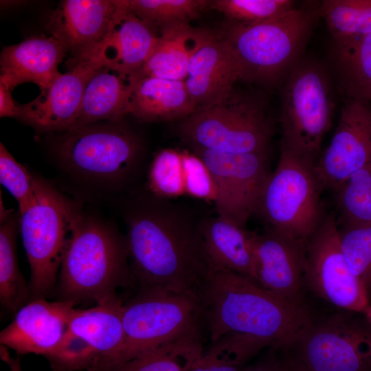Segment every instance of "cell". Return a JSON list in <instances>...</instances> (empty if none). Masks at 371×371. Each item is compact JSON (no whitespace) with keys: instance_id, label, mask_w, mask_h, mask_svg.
<instances>
[{"instance_id":"cell-39","label":"cell","mask_w":371,"mask_h":371,"mask_svg":"<svg viewBox=\"0 0 371 371\" xmlns=\"http://www.w3.org/2000/svg\"><path fill=\"white\" fill-rule=\"evenodd\" d=\"M280 361V350L270 346L254 363L243 371H277Z\"/></svg>"},{"instance_id":"cell-18","label":"cell","mask_w":371,"mask_h":371,"mask_svg":"<svg viewBox=\"0 0 371 371\" xmlns=\"http://www.w3.org/2000/svg\"><path fill=\"white\" fill-rule=\"evenodd\" d=\"M75 304L71 301L48 302L44 298L26 303L1 331V346L19 354L48 357L63 339Z\"/></svg>"},{"instance_id":"cell-43","label":"cell","mask_w":371,"mask_h":371,"mask_svg":"<svg viewBox=\"0 0 371 371\" xmlns=\"http://www.w3.org/2000/svg\"><path fill=\"white\" fill-rule=\"evenodd\" d=\"M367 320L371 324V304H370L366 308L363 313Z\"/></svg>"},{"instance_id":"cell-13","label":"cell","mask_w":371,"mask_h":371,"mask_svg":"<svg viewBox=\"0 0 371 371\" xmlns=\"http://www.w3.org/2000/svg\"><path fill=\"white\" fill-rule=\"evenodd\" d=\"M205 164L216 186L218 216L244 227L256 211L271 171L269 151L225 153L192 147Z\"/></svg>"},{"instance_id":"cell-33","label":"cell","mask_w":371,"mask_h":371,"mask_svg":"<svg viewBox=\"0 0 371 371\" xmlns=\"http://www.w3.org/2000/svg\"><path fill=\"white\" fill-rule=\"evenodd\" d=\"M337 192V226L371 224V161L354 172Z\"/></svg>"},{"instance_id":"cell-35","label":"cell","mask_w":371,"mask_h":371,"mask_svg":"<svg viewBox=\"0 0 371 371\" xmlns=\"http://www.w3.org/2000/svg\"><path fill=\"white\" fill-rule=\"evenodd\" d=\"M210 8L225 14L230 22L251 25L276 18L295 7L291 0H216Z\"/></svg>"},{"instance_id":"cell-8","label":"cell","mask_w":371,"mask_h":371,"mask_svg":"<svg viewBox=\"0 0 371 371\" xmlns=\"http://www.w3.org/2000/svg\"><path fill=\"white\" fill-rule=\"evenodd\" d=\"M123 324L124 344L108 370L150 349L203 335L205 329L198 291L138 292L124 304Z\"/></svg>"},{"instance_id":"cell-22","label":"cell","mask_w":371,"mask_h":371,"mask_svg":"<svg viewBox=\"0 0 371 371\" xmlns=\"http://www.w3.org/2000/svg\"><path fill=\"white\" fill-rule=\"evenodd\" d=\"M131 114L144 121L185 119L196 106L184 80L131 76Z\"/></svg>"},{"instance_id":"cell-6","label":"cell","mask_w":371,"mask_h":371,"mask_svg":"<svg viewBox=\"0 0 371 371\" xmlns=\"http://www.w3.org/2000/svg\"><path fill=\"white\" fill-rule=\"evenodd\" d=\"M179 129L192 147L238 154L269 151L274 123L262 96L234 89L225 100L197 109Z\"/></svg>"},{"instance_id":"cell-24","label":"cell","mask_w":371,"mask_h":371,"mask_svg":"<svg viewBox=\"0 0 371 371\" xmlns=\"http://www.w3.org/2000/svg\"><path fill=\"white\" fill-rule=\"evenodd\" d=\"M201 231L212 268L235 272L257 282L250 232L219 216L201 221Z\"/></svg>"},{"instance_id":"cell-16","label":"cell","mask_w":371,"mask_h":371,"mask_svg":"<svg viewBox=\"0 0 371 371\" xmlns=\"http://www.w3.org/2000/svg\"><path fill=\"white\" fill-rule=\"evenodd\" d=\"M126 7V0L62 1L49 18L47 28L74 58L100 47Z\"/></svg>"},{"instance_id":"cell-9","label":"cell","mask_w":371,"mask_h":371,"mask_svg":"<svg viewBox=\"0 0 371 371\" xmlns=\"http://www.w3.org/2000/svg\"><path fill=\"white\" fill-rule=\"evenodd\" d=\"M282 85L280 146L317 162L335 108L330 76L320 63L303 56Z\"/></svg>"},{"instance_id":"cell-20","label":"cell","mask_w":371,"mask_h":371,"mask_svg":"<svg viewBox=\"0 0 371 371\" xmlns=\"http://www.w3.org/2000/svg\"><path fill=\"white\" fill-rule=\"evenodd\" d=\"M124 304L113 295L87 309L74 308L66 330L80 339L95 355L91 371H106L124 344Z\"/></svg>"},{"instance_id":"cell-3","label":"cell","mask_w":371,"mask_h":371,"mask_svg":"<svg viewBox=\"0 0 371 371\" xmlns=\"http://www.w3.org/2000/svg\"><path fill=\"white\" fill-rule=\"evenodd\" d=\"M307 2L272 19L251 25L229 22L221 37L236 58L240 80L265 87L281 85L303 53L319 16Z\"/></svg>"},{"instance_id":"cell-23","label":"cell","mask_w":371,"mask_h":371,"mask_svg":"<svg viewBox=\"0 0 371 371\" xmlns=\"http://www.w3.org/2000/svg\"><path fill=\"white\" fill-rule=\"evenodd\" d=\"M131 92L128 77L108 65L102 66L88 82L69 130L101 122H119L131 114Z\"/></svg>"},{"instance_id":"cell-10","label":"cell","mask_w":371,"mask_h":371,"mask_svg":"<svg viewBox=\"0 0 371 371\" xmlns=\"http://www.w3.org/2000/svg\"><path fill=\"white\" fill-rule=\"evenodd\" d=\"M119 122H99L65 131L57 146L64 166L97 181L117 183L128 177L135 168L140 144L137 137Z\"/></svg>"},{"instance_id":"cell-42","label":"cell","mask_w":371,"mask_h":371,"mask_svg":"<svg viewBox=\"0 0 371 371\" xmlns=\"http://www.w3.org/2000/svg\"><path fill=\"white\" fill-rule=\"evenodd\" d=\"M1 357L8 363L11 371H22L19 361L11 358L7 348L3 346H1Z\"/></svg>"},{"instance_id":"cell-4","label":"cell","mask_w":371,"mask_h":371,"mask_svg":"<svg viewBox=\"0 0 371 371\" xmlns=\"http://www.w3.org/2000/svg\"><path fill=\"white\" fill-rule=\"evenodd\" d=\"M126 238L102 221L83 216L67 246L59 274L62 300L99 302L130 277Z\"/></svg>"},{"instance_id":"cell-1","label":"cell","mask_w":371,"mask_h":371,"mask_svg":"<svg viewBox=\"0 0 371 371\" xmlns=\"http://www.w3.org/2000/svg\"><path fill=\"white\" fill-rule=\"evenodd\" d=\"M155 198L128 217L130 277L139 292L199 291L212 268L201 223L183 209Z\"/></svg>"},{"instance_id":"cell-37","label":"cell","mask_w":371,"mask_h":371,"mask_svg":"<svg viewBox=\"0 0 371 371\" xmlns=\"http://www.w3.org/2000/svg\"><path fill=\"white\" fill-rule=\"evenodd\" d=\"M0 181L16 200L20 214L34 203V177L0 144Z\"/></svg>"},{"instance_id":"cell-26","label":"cell","mask_w":371,"mask_h":371,"mask_svg":"<svg viewBox=\"0 0 371 371\" xmlns=\"http://www.w3.org/2000/svg\"><path fill=\"white\" fill-rule=\"evenodd\" d=\"M207 33L189 23L161 30L153 52L144 65L132 76L185 80L191 58Z\"/></svg>"},{"instance_id":"cell-25","label":"cell","mask_w":371,"mask_h":371,"mask_svg":"<svg viewBox=\"0 0 371 371\" xmlns=\"http://www.w3.org/2000/svg\"><path fill=\"white\" fill-rule=\"evenodd\" d=\"M159 34L126 7L104 43L109 65L130 77L139 71L153 52Z\"/></svg>"},{"instance_id":"cell-40","label":"cell","mask_w":371,"mask_h":371,"mask_svg":"<svg viewBox=\"0 0 371 371\" xmlns=\"http://www.w3.org/2000/svg\"><path fill=\"white\" fill-rule=\"evenodd\" d=\"M10 91L8 85L0 81V116L19 118L20 104L14 100Z\"/></svg>"},{"instance_id":"cell-28","label":"cell","mask_w":371,"mask_h":371,"mask_svg":"<svg viewBox=\"0 0 371 371\" xmlns=\"http://www.w3.org/2000/svg\"><path fill=\"white\" fill-rule=\"evenodd\" d=\"M0 301L4 308L16 312L30 295L20 272L16 249L19 219L11 210L0 207Z\"/></svg>"},{"instance_id":"cell-19","label":"cell","mask_w":371,"mask_h":371,"mask_svg":"<svg viewBox=\"0 0 371 371\" xmlns=\"http://www.w3.org/2000/svg\"><path fill=\"white\" fill-rule=\"evenodd\" d=\"M240 80L236 58L227 43L207 32L191 58L184 80L196 106H207L227 98Z\"/></svg>"},{"instance_id":"cell-36","label":"cell","mask_w":371,"mask_h":371,"mask_svg":"<svg viewBox=\"0 0 371 371\" xmlns=\"http://www.w3.org/2000/svg\"><path fill=\"white\" fill-rule=\"evenodd\" d=\"M148 187L155 197L163 199L185 193L182 153L165 149L157 153L150 166Z\"/></svg>"},{"instance_id":"cell-2","label":"cell","mask_w":371,"mask_h":371,"mask_svg":"<svg viewBox=\"0 0 371 371\" xmlns=\"http://www.w3.org/2000/svg\"><path fill=\"white\" fill-rule=\"evenodd\" d=\"M198 292L211 342L236 333L290 350L313 318L305 302L289 300L227 270L212 268Z\"/></svg>"},{"instance_id":"cell-30","label":"cell","mask_w":371,"mask_h":371,"mask_svg":"<svg viewBox=\"0 0 371 371\" xmlns=\"http://www.w3.org/2000/svg\"><path fill=\"white\" fill-rule=\"evenodd\" d=\"M270 346L253 336L227 333L212 341L189 371H243L253 357Z\"/></svg>"},{"instance_id":"cell-15","label":"cell","mask_w":371,"mask_h":371,"mask_svg":"<svg viewBox=\"0 0 371 371\" xmlns=\"http://www.w3.org/2000/svg\"><path fill=\"white\" fill-rule=\"evenodd\" d=\"M371 161V102L346 100L330 144L315 170L325 189L337 192Z\"/></svg>"},{"instance_id":"cell-27","label":"cell","mask_w":371,"mask_h":371,"mask_svg":"<svg viewBox=\"0 0 371 371\" xmlns=\"http://www.w3.org/2000/svg\"><path fill=\"white\" fill-rule=\"evenodd\" d=\"M330 54L346 100L371 102V33L333 41Z\"/></svg>"},{"instance_id":"cell-38","label":"cell","mask_w":371,"mask_h":371,"mask_svg":"<svg viewBox=\"0 0 371 371\" xmlns=\"http://www.w3.org/2000/svg\"><path fill=\"white\" fill-rule=\"evenodd\" d=\"M185 193L198 199L214 201L216 186L204 161L196 155L182 153Z\"/></svg>"},{"instance_id":"cell-14","label":"cell","mask_w":371,"mask_h":371,"mask_svg":"<svg viewBox=\"0 0 371 371\" xmlns=\"http://www.w3.org/2000/svg\"><path fill=\"white\" fill-rule=\"evenodd\" d=\"M71 61V68L61 73L35 100L20 104L19 118L47 131L71 128L88 82L96 71L109 65L103 45Z\"/></svg>"},{"instance_id":"cell-21","label":"cell","mask_w":371,"mask_h":371,"mask_svg":"<svg viewBox=\"0 0 371 371\" xmlns=\"http://www.w3.org/2000/svg\"><path fill=\"white\" fill-rule=\"evenodd\" d=\"M67 53L60 42L44 34L6 46L1 53L0 81L11 90L19 84L32 82L43 91L61 74L58 67Z\"/></svg>"},{"instance_id":"cell-17","label":"cell","mask_w":371,"mask_h":371,"mask_svg":"<svg viewBox=\"0 0 371 371\" xmlns=\"http://www.w3.org/2000/svg\"><path fill=\"white\" fill-rule=\"evenodd\" d=\"M257 282L289 300L304 302L306 242L273 227L250 232Z\"/></svg>"},{"instance_id":"cell-41","label":"cell","mask_w":371,"mask_h":371,"mask_svg":"<svg viewBox=\"0 0 371 371\" xmlns=\"http://www.w3.org/2000/svg\"><path fill=\"white\" fill-rule=\"evenodd\" d=\"M277 371H311L291 350H280V361Z\"/></svg>"},{"instance_id":"cell-5","label":"cell","mask_w":371,"mask_h":371,"mask_svg":"<svg viewBox=\"0 0 371 371\" xmlns=\"http://www.w3.org/2000/svg\"><path fill=\"white\" fill-rule=\"evenodd\" d=\"M33 204L20 214L19 227L30 267V296L44 298L56 281L62 260L84 215L46 181L34 177Z\"/></svg>"},{"instance_id":"cell-32","label":"cell","mask_w":371,"mask_h":371,"mask_svg":"<svg viewBox=\"0 0 371 371\" xmlns=\"http://www.w3.org/2000/svg\"><path fill=\"white\" fill-rule=\"evenodd\" d=\"M209 4L201 0H127L130 12L155 32L189 23Z\"/></svg>"},{"instance_id":"cell-31","label":"cell","mask_w":371,"mask_h":371,"mask_svg":"<svg viewBox=\"0 0 371 371\" xmlns=\"http://www.w3.org/2000/svg\"><path fill=\"white\" fill-rule=\"evenodd\" d=\"M319 12L333 41L371 33V0H325Z\"/></svg>"},{"instance_id":"cell-7","label":"cell","mask_w":371,"mask_h":371,"mask_svg":"<svg viewBox=\"0 0 371 371\" xmlns=\"http://www.w3.org/2000/svg\"><path fill=\"white\" fill-rule=\"evenodd\" d=\"M316 161L280 146L276 170L260 193L255 212L266 227L284 231L306 242L325 215L321 195L325 190Z\"/></svg>"},{"instance_id":"cell-34","label":"cell","mask_w":371,"mask_h":371,"mask_svg":"<svg viewBox=\"0 0 371 371\" xmlns=\"http://www.w3.org/2000/svg\"><path fill=\"white\" fill-rule=\"evenodd\" d=\"M338 227L340 246L351 271L371 291V224Z\"/></svg>"},{"instance_id":"cell-11","label":"cell","mask_w":371,"mask_h":371,"mask_svg":"<svg viewBox=\"0 0 371 371\" xmlns=\"http://www.w3.org/2000/svg\"><path fill=\"white\" fill-rule=\"evenodd\" d=\"M289 350L311 371H371V324L345 310L313 317Z\"/></svg>"},{"instance_id":"cell-12","label":"cell","mask_w":371,"mask_h":371,"mask_svg":"<svg viewBox=\"0 0 371 371\" xmlns=\"http://www.w3.org/2000/svg\"><path fill=\"white\" fill-rule=\"evenodd\" d=\"M304 286L340 310L363 313L370 293L349 268L338 236L336 217L326 214L306 242Z\"/></svg>"},{"instance_id":"cell-29","label":"cell","mask_w":371,"mask_h":371,"mask_svg":"<svg viewBox=\"0 0 371 371\" xmlns=\"http://www.w3.org/2000/svg\"><path fill=\"white\" fill-rule=\"evenodd\" d=\"M203 335L144 351L108 371H189L203 354Z\"/></svg>"}]
</instances>
